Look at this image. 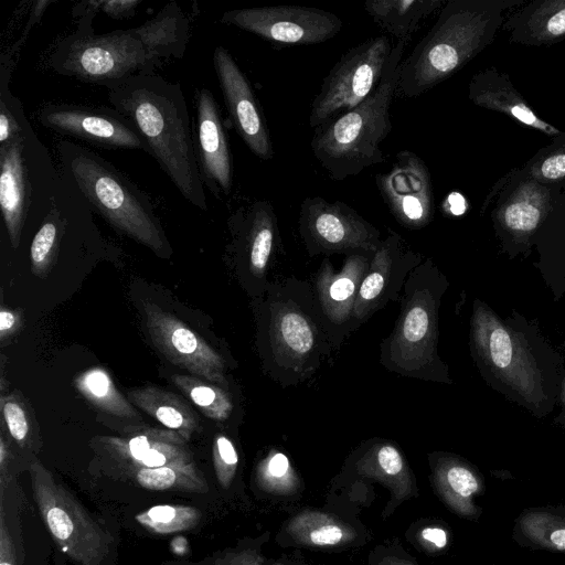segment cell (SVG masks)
<instances>
[{"mask_svg":"<svg viewBox=\"0 0 565 565\" xmlns=\"http://www.w3.org/2000/svg\"><path fill=\"white\" fill-rule=\"evenodd\" d=\"M189 20L175 2L142 25L95 35L78 28L50 58L58 74L110 88L135 76L154 74L170 58H181L189 41Z\"/></svg>","mask_w":565,"mask_h":565,"instance_id":"1","label":"cell"},{"mask_svg":"<svg viewBox=\"0 0 565 565\" xmlns=\"http://www.w3.org/2000/svg\"><path fill=\"white\" fill-rule=\"evenodd\" d=\"M108 100L132 124L183 198L207 211L181 86L157 74L135 75L108 88Z\"/></svg>","mask_w":565,"mask_h":565,"instance_id":"2","label":"cell"},{"mask_svg":"<svg viewBox=\"0 0 565 565\" xmlns=\"http://www.w3.org/2000/svg\"><path fill=\"white\" fill-rule=\"evenodd\" d=\"M263 365L279 385L311 379L334 350L318 316L312 286L296 277L270 281L258 302Z\"/></svg>","mask_w":565,"mask_h":565,"instance_id":"3","label":"cell"},{"mask_svg":"<svg viewBox=\"0 0 565 565\" xmlns=\"http://www.w3.org/2000/svg\"><path fill=\"white\" fill-rule=\"evenodd\" d=\"M520 0H449L401 63L396 96L415 98L463 67L494 39L503 12Z\"/></svg>","mask_w":565,"mask_h":565,"instance_id":"4","label":"cell"},{"mask_svg":"<svg viewBox=\"0 0 565 565\" xmlns=\"http://www.w3.org/2000/svg\"><path fill=\"white\" fill-rule=\"evenodd\" d=\"M408 43L396 41L380 84L364 102L315 129L312 153L332 180L355 177L385 160L380 146L392 130L390 111Z\"/></svg>","mask_w":565,"mask_h":565,"instance_id":"5","label":"cell"},{"mask_svg":"<svg viewBox=\"0 0 565 565\" xmlns=\"http://www.w3.org/2000/svg\"><path fill=\"white\" fill-rule=\"evenodd\" d=\"M62 173L115 230L150 248L157 255L170 246L150 199L106 159L70 140L57 145Z\"/></svg>","mask_w":565,"mask_h":565,"instance_id":"6","label":"cell"},{"mask_svg":"<svg viewBox=\"0 0 565 565\" xmlns=\"http://www.w3.org/2000/svg\"><path fill=\"white\" fill-rule=\"evenodd\" d=\"M447 280L431 259H424L408 275L401 311L392 332L380 345V362L401 376L451 383L437 352L438 309Z\"/></svg>","mask_w":565,"mask_h":565,"instance_id":"7","label":"cell"},{"mask_svg":"<svg viewBox=\"0 0 565 565\" xmlns=\"http://www.w3.org/2000/svg\"><path fill=\"white\" fill-rule=\"evenodd\" d=\"M41 518L61 551L77 565H103L114 540L81 502L40 462L29 466Z\"/></svg>","mask_w":565,"mask_h":565,"instance_id":"8","label":"cell"},{"mask_svg":"<svg viewBox=\"0 0 565 565\" xmlns=\"http://www.w3.org/2000/svg\"><path fill=\"white\" fill-rule=\"evenodd\" d=\"M393 45L380 35L348 50L330 70L316 95L309 125L317 129L364 102L377 87Z\"/></svg>","mask_w":565,"mask_h":565,"instance_id":"9","label":"cell"},{"mask_svg":"<svg viewBox=\"0 0 565 565\" xmlns=\"http://www.w3.org/2000/svg\"><path fill=\"white\" fill-rule=\"evenodd\" d=\"M298 228L310 257L330 254L372 253L379 248L381 232L341 201L308 196L299 210Z\"/></svg>","mask_w":565,"mask_h":565,"instance_id":"10","label":"cell"},{"mask_svg":"<svg viewBox=\"0 0 565 565\" xmlns=\"http://www.w3.org/2000/svg\"><path fill=\"white\" fill-rule=\"evenodd\" d=\"M471 335L478 355L526 402L543 398L541 374L516 335L480 301L473 306Z\"/></svg>","mask_w":565,"mask_h":565,"instance_id":"11","label":"cell"},{"mask_svg":"<svg viewBox=\"0 0 565 565\" xmlns=\"http://www.w3.org/2000/svg\"><path fill=\"white\" fill-rule=\"evenodd\" d=\"M220 21L284 45L323 43L334 38L343 25L329 11L289 4L234 9L224 12Z\"/></svg>","mask_w":565,"mask_h":565,"instance_id":"12","label":"cell"},{"mask_svg":"<svg viewBox=\"0 0 565 565\" xmlns=\"http://www.w3.org/2000/svg\"><path fill=\"white\" fill-rule=\"evenodd\" d=\"M372 257V253L348 254L338 271L330 259L324 258L316 273L311 284L315 305L334 350L358 329L353 311Z\"/></svg>","mask_w":565,"mask_h":565,"instance_id":"13","label":"cell"},{"mask_svg":"<svg viewBox=\"0 0 565 565\" xmlns=\"http://www.w3.org/2000/svg\"><path fill=\"white\" fill-rule=\"evenodd\" d=\"M146 324L154 347L174 365L230 390L224 358L182 320L145 302Z\"/></svg>","mask_w":565,"mask_h":565,"instance_id":"14","label":"cell"},{"mask_svg":"<svg viewBox=\"0 0 565 565\" xmlns=\"http://www.w3.org/2000/svg\"><path fill=\"white\" fill-rule=\"evenodd\" d=\"M39 120L46 128L95 146L141 150L151 156L132 124L111 108L50 104L42 107Z\"/></svg>","mask_w":565,"mask_h":565,"instance_id":"15","label":"cell"},{"mask_svg":"<svg viewBox=\"0 0 565 565\" xmlns=\"http://www.w3.org/2000/svg\"><path fill=\"white\" fill-rule=\"evenodd\" d=\"M376 188L396 222L408 230L427 226L434 216L430 172L409 150L396 153L390 170L375 175Z\"/></svg>","mask_w":565,"mask_h":565,"instance_id":"16","label":"cell"},{"mask_svg":"<svg viewBox=\"0 0 565 565\" xmlns=\"http://www.w3.org/2000/svg\"><path fill=\"white\" fill-rule=\"evenodd\" d=\"M423 260L398 233L388 231L360 286L353 311L358 328L388 302L401 301L408 275Z\"/></svg>","mask_w":565,"mask_h":565,"instance_id":"17","label":"cell"},{"mask_svg":"<svg viewBox=\"0 0 565 565\" xmlns=\"http://www.w3.org/2000/svg\"><path fill=\"white\" fill-rule=\"evenodd\" d=\"M235 244L256 297L270 280V263L281 246L278 218L269 201L257 200L241 206L231 218Z\"/></svg>","mask_w":565,"mask_h":565,"instance_id":"18","label":"cell"},{"mask_svg":"<svg viewBox=\"0 0 565 565\" xmlns=\"http://www.w3.org/2000/svg\"><path fill=\"white\" fill-rule=\"evenodd\" d=\"M213 65L236 132L257 158L273 159L269 131L249 81L222 45L214 50Z\"/></svg>","mask_w":565,"mask_h":565,"instance_id":"19","label":"cell"},{"mask_svg":"<svg viewBox=\"0 0 565 565\" xmlns=\"http://www.w3.org/2000/svg\"><path fill=\"white\" fill-rule=\"evenodd\" d=\"M98 449L125 472L194 463L185 439L169 429L140 427L125 436H99Z\"/></svg>","mask_w":565,"mask_h":565,"instance_id":"20","label":"cell"},{"mask_svg":"<svg viewBox=\"0 0 565 565\" xmlns=\"http://www.w3.org/2000/svg\"><path fill=\"white\" fill-rule=\"evenodd\" d=\"M195 152L204 185L221 200L233 186V163L221 110L213 94L200 88L195 94Z\"/></svg>","mask_w":565,"mask_h":565,"instance_id":"21","label":"cell"},{"mask_svg":"<svg viewBox=\"0 0 565 565\" xmlns=\"http://www.w3.org/2000/svg\"><path fill=\"white\" fill-rule=\"evenodd\" d=\"M32 191L23 134L10 143L0 146V206L13 249L20 246Z\"/></svg>","mask_w":565,"mask_h":565,"instance_id":"22","label":"cell"},{"mask_svg":"<svg viewBox=\"0 0 565 565\" xmlns=\"http://www.w3.org/2000/svg\"><path fill=\"white\" fill-rule=\"evenodd\" d=\"M430 462L435 487L445 504L459 516L478 521L483 509L476 498L482 495L486 488L479 470L450 454H434Z\"/></svg>","mask_w":565,"mask_h":565,"instance_id":"23","label":"cell"},{"mask_svg":"<svg viewBox=\"0 0 565 565\" xmlns=\"http://www.w3.org/2000/svg\"><path fill=\"white\" fill-rule=\"evenodd\" d=\"M469 98L478 106L501 111L519 122L547 135L559 131L536 116L523 100L509 78L495 70H484L476 74L469 84Z\"/></svg>","mask_w":565,"mask_h":565,"instance_id":"24","label":"cell"},{"mask_svg":"<svg viewBox=\"0 0 565 565\" xmlns=\"http://www.w3.org/2000/svg\"><path fill=\"white\" fill-rule=\"evenodd\" d=\"M511 40L526 45H550L565 39V0H536L502 25Z\"/></svg>","mask_w":565,"mask_h":565,"instance_id":"25","label":"cell"},{"mask_svg":"<svg viewBox=\"0 0 565 565\" xmlns=\"http://www.w3.org/2000/svg\"><path fill=\"white\" fill-rule=\"evenodd\" d=\"M512 540L524 548L565 553V503L523 509L514 520Z\"/></svg>","mask_w":565,"mask_h":565,"instance_id":"26","label":"cell"},{"mask_svg":"<svg viewBox=\"0 0 565 565\" xmlns=\"http://www.w3.org/2000/svg\"><path fill=\"white\" fill-rule=\"evenodd\" d=\"M445 3V0H369L363 8L396 41H411L422 23Z\"/></svg>","mask_w":565,"mask_h":565,"instance_id":"27","label":"cell"},{"mask_svg":"<svg viewBox=\"0 0 565 565\" xmlns=\"http://www.w3.org/2000/svg\"><path fill=\"white\" fill-rule=\"evenodd\" d=\"M129 401L188 440L199 427V417L179 395L157 386H143L128 392Z\"/></svg>","mask_w":565,"mask_h":565,"instance_id":"28","label":"cell"},{"mask_svg":"<svg viewBox=\"0 0 565 565\" xmlns=\"http://www.w3.org/2000/svg\"><path fill=\"white\" fill-rule=\"evenodd\" d=\"M548 191L534 180L524 182L513 192L500 211L504 227L514 234L533 232L546 214Z\"/></svg>","mask_w":565,"mask_h":565,"instance_id":"29","label":"cell"},{"mask_svg":"<svg viewBox=\"0 0 565 565\" xmlns=\"http://www.w3.org/2000/svg\"><path fill=\"white\" fill-rule=\"evenodd\" d=\"M74 386L89 404L104 413L121 419H141L134 404L117 390L103 367L94 366L81 372L74 379Z\"/></svg>","mask_w":565,"mask_h":565,"instance_id":"30","label":"cell"},{"mask_svg":"<svg viewBox=\"0 0 565 565\" xmlns=\"http://www.w3.org/2000/svg\"><path fill=\"white\" fill-rule=\"evenodd\" d=\"M352 468L361 475L375 476L392 482H409L411 473L403 454L391 441L372 439L351 459Z\"/></svg>","mask_w":565,"mask_h":565,"instance_id":"31","label":"cell"},{"mask_svg":"<svg viewBox=\"0 0 565 565\" xmlns=\"http://www.w3.org/2000/svg\"><path fill=\"white\" fill-rule=\"evenodd\" d=\"M141 488L156 491H183L203 493L207 491L204 476L195 462L190 465L141 468L126 472Z\"/></svg>","mask_w":565,"mask_h":565,"instance_id":"32","label":"cell"},{"mask_svg":"<svg viewBox=\"0 0 565 565\" xmlns=\"http://www.w3.org/2000/svg\"><path fill=\"white\" fill-rule=\"evenodd\" d=\"M171 380L210 419L224 423L231 418L234 403L230 390L192 375L173 374Z\"/></svg>","mask_w":565,"mask_h":565,"instance_id":"33","label":"cell"},{"mask_svg":"<svg viewBox=\"0 0 565 565\" xmlns=\"http://www.w3.org/2000/svg\"><path fill=\"white\" fill-rule=\"evenodd\" d=\"M290 529L298 540L316 546H335L350 537L345 525L321 513L302 514L291 523Z\"/></svg>","mask_w":565,"mask_h":565,"instance_id":"34","label":"cell"},{"mask_svg":"<svg viewBox=\"0 0 565 565\" xmlns=\"http://www.w3.org/2000/svg\"><path fill=\"white\" fill-rule=\"evenodd\" d=\"M2 426L22 449L35 450V428L26 402L19 392L2 394L0 398Z\"/></svg>","mask_w":565,"mask_h":565,"instance_id":"35","label":"cell"},{"mask_svg":"<svg viewBox=\"0 0 565 565\" xmlns=\"http://www.w3.org/2000/svg\"><path fill=\"white\" fill-rule=\"evenodd\" d=\"M136 519L150 532L168 534L193 529L201 519V512L188 505H156Z\"/></svg>","mask_w":565,"mask_h":565,"instance_id":"36","label":"cell"},{"mask_svg":"<svg viewBox=\"0 0 565 565\" xmlns=\"http://www.w3.org/2000/svg\"><path fill=\"white\" fill-rule=\"evenodd\" d=\"M24 550L20 529L14 533L6 505H0V565H23Z\"/></svg>","mask_w":565,"mask_h":565,"instance_id":"37","label":"cell"},{"mask_svg":"<svg viewBox=\"0 0 565 565\" xmlns=\"http://www.w3.org/2000/svg\"><path fill=\"white\" fill-rule=\"evenodd\" d=\"M213 462L220 483L227 487L237 468L238 454L232 441L224 434H217L213 441Z\"/></svg>","mask_w":565,"mask_h":565,"instance_id":"38","label":"cell"},{"mask_svg":"<svg viewBox=\"0 0 565 565\" xmlns=\"http://www.w3.org/2000/svg\"><path fill=\"white\" fill-rule=\"evenodd\" d=\"M535 180L555 181L565 177V146L551 151L532 168Z\"/></svg>","mask_w":565,"mask_h":565,"instance_id":"39","label":"cell"},{"mask_svg":"<svg viewBox=\"0 0 565 565\" xmlns=\"http://www.w3.org/2000/svg\"><path fill=\"white\" fill-rule=\"evenodd\" d=\"M289 471V459L280 451H273L259 465V472H262V476L271 480L284 479Z\"/></svg>","mask_w":565,"mask_h":565,"instance_id":"40","label":"cell"},{"mask_svg":"<svg viewBox=\"0 0 565 565\" xmlns=\"http://www.w3.org/2000/svg\"><path fill=\"white\" fill-rule=\"evenodd\" d=\"M139 0H99L96 6L108 17L117 20L129 19L135 14Z\"/></svg>","mask_w":565,"mask_h":565,"instance_id":"41","label":"cell"},{"mask_svg":"<svg viewBox=\"0 0 565 565\" xmlns=\"http://www.w3.org/2000/svg\"><path fill=\"white\" fill-rule=\"evenodd\" d=\"M12 449L4 433L0 435V490L7 489L12 481L11 461Z\"/></svg>","mask_w":565,"mask_h":565,"instance_id":"42","label":"cell"},{"mask_svg":"<svg viewBox=\"0 0 565 565\" xmlns=\"http://www.w3.org/2000/svg\"><path fill=\"white\" fill-rule=\"evenodd\" d=\"M22 324L21 313L18 310L1 306L0 310V340L4 341L17 333Z\"/></svg>","mask_w":565,"mask_h":565,"instance_id":"43","label":"cell"},{"mask_svg":"<svg viewBox=\"0 0 565 565\" xmlns=\"http://www.w3.org/2000/svg\"><path fill=\"white\" fill-rule=\"evenodd\" d=\"M422 537L425 542L431 544L435 548H445L448 544V534L443 527L428 526L422 531Z\"/></svg>","mask_w":565,"mask_h":565,"instance_id":"44","label":"cell"},{"mask_svg":"<svg viewBox=\"0 0 565 565\" xmlns=\"http://www.w3.org/2000/svg\"><path fill=\"white\" fill-rule=\"evenodd\" d=\"M385 565H414L404 559H390Z\"/></svg>","mask_w":565,"mask_h":565,"instance_id":"45","label":"cell"},{"mask_svg":"<svg viewBox=\"0 0 565 565\" xmlns=\"http://www.w3.org/2000/svg\"><path fill=\"white\" fill-rule=\"evenodd\" d=\"M562 399L565 405V377L563 380V385H562Z\"/></svg>","mask_w":565,"mask_h":565,"instance_id":"46","label":"cell"},{"mask_svg":"<svg viewBox=\"0 0 565 565\" xmlns=\"http://www.w3.org/2000/svg\"><path fill=\"white\" fill-rule=\"evenodd\" d=\"M493 565V564H492Z\"/></svg>","mask_w":565,"mask_h":565,"instance_id":"47","label":"cell"}]
</instances>
